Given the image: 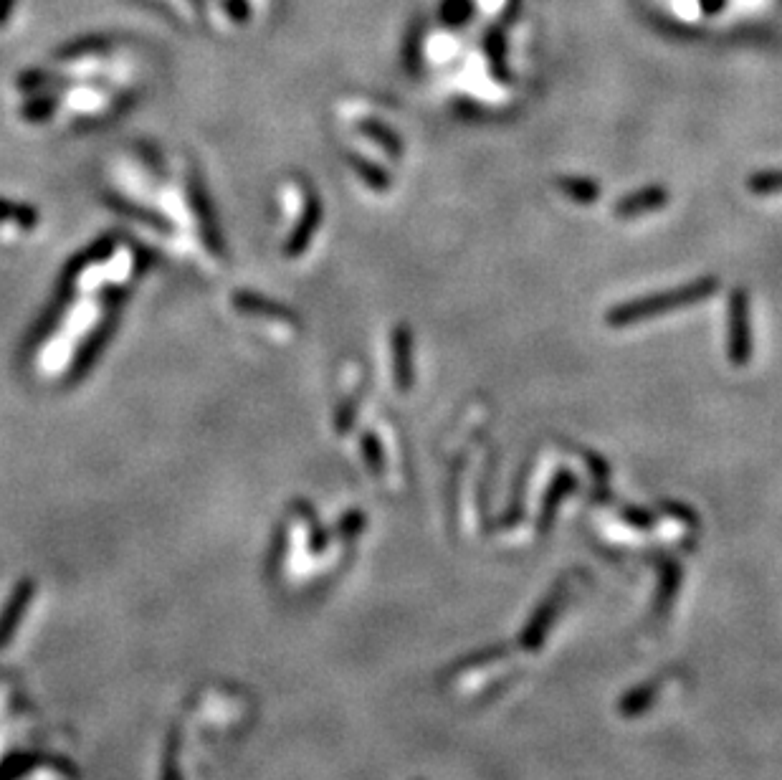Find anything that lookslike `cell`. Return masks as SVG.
<instances>
[{"label":"cell","instance_id":"obj_1","mask_svg":"<svg viewBox=\"0 0 782 780\" xmlns=\"http://www.w3.org/2000/svg\"><path fill=\"white\" fill-rule=\"evenodd\" d=\"M109 183L150 221L147 231L173 256L216 271L221 264L213 251L193 183L180 163H165L145 152H122L109 163Z\"/></svg>","mask_w":782,"mask_h":780},{"label":"cell","instance_id":"obj_2","mask_svg":"<svg viewBox=\"0 0 782 780\" xmlns=\"http://www.w3.org/2000/svg\"><path fill=\"white\" fill-rule=\"evenodd\" d=\"M132 274L130 249L119 246L109 259H94L81 266L79 277L74 279V299L69 302L64 315L56 322L54 332L44 340L38 353V373L46 378H61L69 370L71 360L79 353L84 340L99 327L107 309L104 289L114 284H125Z\"/></svg>","mask_w":782,"mask_h":780},{"label":"cell","instance_id":"obj_3","mask_svg":"<svg viewBox=\"0 0 782 780\" xmlns=\"http://www.w3.org/2000/svg\"><path fill=\"white\" fill-rule=\"evenodd\" d=\"M717 289H719L717 277H702L696 279V282L684 284V287L679 289H671V292L648 294V297L633 299V302L615 304L608 315H605V322H608L610 327H628L643 320H653V317L671 315V312L694 307V304L714 297Z\"/></svg>","mask_w":782,"mask_h":780},{"label":"cell","instance_id":"obj_4","mask_svg":"<svg viewBox=\"0 0 782 780\" xmlns=\"http://www.w3.org/2000/svg\"><path fill=\"white\" fill-rule=\"evenodd\" d=\"M727 355L732 365L742 368L752 358V325H750V297L745 289H734L729 297V342Z\"/></svg>","mask_w":782,"mask_h":780},{"label":"cell","instance_id":"obj_5","mask_svg":"<svg viewBox=\"0 0 782 780\" xmlns=\"http://www.w3.org/2000/svg\"><path fill=\"white\" fill-rule=\"evenodd\" d=\"M322 226V201H317L312 193L302 190V213H299L297 223H294L292 233L284 244L286 259H299L312 244L314 233Z\"/></svg>","mask_w":782,"mask_h":780},{"label":"cell","instance_id":"obj_6","mask_svg":"<svg viewBox=\"0 0 782 780\" xmlns=\"http://www.w3.org/2000/svg\"><path fill=\"white\" fill-rule=\"evenodd\" d=\"M669 190L661 188V185H648V188L636 190V193L626 195L621 201L615 203V216L621 218H638L646 216V213L661 211V208L669 203Z\"/></svg>","mask_w":782,"mask_h":780},{"label":"cell","instance_id":"obj_7","mask_svg":"<svg viewBox=\"0 0 782 780\" xmlns=\"http://www.w3.org/2000/svg\"><path fill=\"white\" fill-rule=\"evenodd\" d=\"M393 375L400 393L413 388V335L408 325H398L393 330Z\"/></svg>","mask_w":782,"mask_h":780},{"label":"cell","instance_id":"obj_8","mask_svg":"<svg viewBox=\"0 0 782 780\" xmlns=\"http://www.w3.org/2000/svg\"><path fill=\"white\" fill-rule=\"evenodd\" d=\"M357 130H360L365 137H370L373 142H378V145L388 152L390 158H400V155H403V140H400L390 127H385L383 122L365 120L357 125Z\"/></svg>","mask_w":782,"mask_h":780},{"label":"cell","instance_id":"obj_9","mask_svg":"<svg viewBox=\"0 0 782 780\" xmlns=\"http://www.w3.org/2000/svg\"><path fill=\"white\" fill-rule=\"evenodd\" d=\"M557 188H560L567 198L580 203V206H590V203H595L600 198V185L590 178H575V175L560 178L557 180Z\"/></svg>","mask_w":782,"mask_h":780},{"label":"cell","instance_id":"obj_10","mask_svg":"<svg viewBox=\"0 0 782 780\" xmlns=\"http://www.w3.org/2000/svg\"><path fill=\"white\" fill-rule=\"evenodd\" d=\"M347 163L352 165V170H355L357 175H360L362 180H365L367 185L373 190H380V193H388L390 190V175L385 173L380 165L370 163L367 158H362V155H355V152H350L347 155Z\"/></svg>","mask_w":782,"mask_h":780},{"label":"cell","instance_id":"obj_11","mask_svg":"<svg viewBox=\"0 0 782 780\" xmlns=\"http://www.w3.org/2000/svg\"><path fill=\"white\" fill-rule=\"evenodd\" d=\"M360 449H362V459H365V464L370 466V472L375 474L383 472L385 466L383 444H380V439L373 434V431H365V434L360 436Z\"/></svg>","mask_w":782,"mask_h":780},{"label":"cell","instance_id":"obj_12","mask_svg":"<svg viewBox=\"0 0 782 780\" xmlns=\"http://www.w3.org/2000/svg\"><path fill=\"white\" fill-rule=\"evenodd\" d=\"M747 188L755 195L782 193V170H762L747 180Z\"/></svg>","mask_w":782,"mask_h":780}]
</instances>
